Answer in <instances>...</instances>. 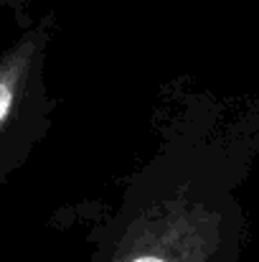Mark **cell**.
Returning a JSON list of instances; mask_svg holds the SVG:
<instances>
[{
  "instance_id": "3957f363",
  "label": "cell",
  "mask_w": 259,
  "mask_h": 262,
  "mask_svg": "<svg viewBox=\"0 0 259 262\" xmlns=\"http://www.w3.org/2000/svg\"><path fill=\"white\" fill-rule=\"evenodd\" d=\"M8 3H20V0H8Z\"/></svg>"
},
{
  "instance_id": "7a4b0ae2",
  "label": "cell",
  "mask_w": 259,
  "mask_h": 262,
  "mask_svg": "<svg viewBox=\"0 0 259 262\" xmlns=\"http://www.w3.org/2000/svg\"><path fill=\"white\" fill-rule=\"evenodd\" d=\"M132 262H163V260H158V257H137V260H132Z\"/></svg>"
},
{
  "instance_id": "6da1fadb",
  "label": "cell",
  "mask_w": 259,
  "mask_h": 262,
  "mask_svg": "<svg viewBox=\"0 0 259 262\" xmlns=\"http://www.w3.org/2000/svg\"><path fill=\"white\" fill-rule=\"evenodd\" d=\"M51 36V18L28 28L0 54V183L20 163L28 135L43 115L41 61Z\"/></svg>"
}]
</instances>
